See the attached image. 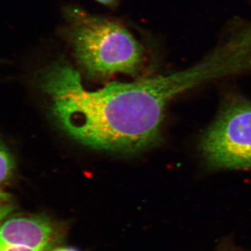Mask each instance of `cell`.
I'll return each instance as SVG.
<instances>
[{"instance_id":"2","label":"cell","mask_w":251,"mask_h":251,"mask_svg":"<svg viewBox=\"0 0 251 251\" xmlns=\"http://www.w3.org/2000/svg\"><path fill=\"white\" fill-rule=\"evenodd\" d=\"M64 13V35L87 75L105 78L119 73L136 75L140 72L145 51L125 26L77 6H67Z\"/></svg>"},{"instance_id":"5","label":"cell","mask_w":251,"mask_h":251,"mask_svg":"<svg viewBox=\"0 0 251 251\" xmlns=\"http://www.w3.org/2000/svg\"><path fill=\"white\" fill-rule=\"evenodd\" d=\"M16 169L14 156L4 143L0 140V185L7 183L12 178Z\"/></svg>"},{"instance_id":"7","label":"cell","mask_w":251,"mask_h":251,"mask_svg":"<svg viewBox=\"0 0 251 251\" xmlns=\"http://www.w3.org/2000/svg\"><path fill=\"white\" fill-rule=\"evenodd\" d=\"M95 1H98V2L105 5V6H110V7L115 6L117 2V0H95Z\"/></svg>"},{"instance_id":"4","label":"cell","mask_w":251,"mask_h":251,"mask_svg":"<svg viewBox=\"0 0 251 251\" xmlns=\"http://www.w3.org/2000/svg\"><path fill=\"white\" fill-rule=\"evenodd\" d=\"M53 227L39 216H15L0 224V251L11 247L52 250Z\"/></svg>"},{"instance_id":"3","label":"cell","mask_w":251,"mask_h":251,"mask_svg":"<svg viewBox=\"0 0 251 251\" xmlns=\"http://www.w3.org/2000/svg\"><path fill=\"white\" fill-rule=\"evenodd\" d=\"M201 154L213 169H251V101L232 96L203 135Z\"/></svg>"},{"instance_id":"8","label":"cell","mask_w":251,"mask_h":251,"mask_svg":"<svg viewBox=\"0 0 251 251\" xmlns=\"http://www.w3.org/2000/svg\"><path fill=\"white\" fill-rule=\"evenodd\" d=\"M51 251H78L75 249H72V248H59L57 249H52Z\"/></svg>"},{"instance_id":"6","label":"cell","mask_w":251,"mask_h":251,"mask_svg":"<svg viewBox=\"0 0 251 251\" xmlns=\"http://www.w3.org/2000/svg\"><path fill=\"white\" fill-rule=\"evenodd\" d=\"M14 207V201L11 195L0 189V224L9 215Z\"/></svg>"},{"instance_id":"9","label":"cell","mask_w":251,"mask_h":251,"mask_svg":"<svg viewBox=\"0 0 251 251\" xmlns=\"http://www.w3.org/2000/svg\"><path fill=\"white\" fill-rule=\"evenodd\" d=\"M1 62H2V61L0 60V64H1Z\"/></svg>"},{"instance_id":"1","label":"cell","mask_w":251,"mask_h":251,"mask_svg":"<svg viewBox=\"0 0 251 251\" xmlns=\"http://www.w3.org/2000/svg\"><path fill=\"white\" fill-rule=\"evenodd\" d=\"M36 78L54 120L73 139L96 150L134 153L161 140L168 102L211 80L212 74L202 62L184 72L89 91L79 73L59 58L41 69Z\"/></svg>"},{"instance_id":"10","label":"cell","mask_w":251,"mask_h":251,"mask_svg":"<svg viewBox=\"0 0 251 251\" xmlns=\"http://www.w3.org/2000/svg\"></svg>"}]
</instances>
